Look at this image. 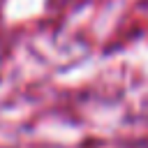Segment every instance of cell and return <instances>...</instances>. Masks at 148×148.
Wrapping results in <instances>:
<instances>
[]
</instances>
